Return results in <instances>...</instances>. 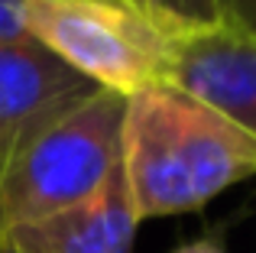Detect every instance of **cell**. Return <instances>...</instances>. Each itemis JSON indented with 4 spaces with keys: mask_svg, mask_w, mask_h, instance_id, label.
<instances>
[{
    "mask_svg": "<svg viewBox=\"0 0 256 253\" xmlns=\"http://www.w3.org/2000/svg\"><path fill=\"white\" fill-rule=\"evenodd\" d=\"M26 32V0H0V42H23Z\"/></svg>",
    "mask_w": 256,
    "mask_h": 253,
    "instance_id": "obj_9",
    "label": "cell"
},
{
    "mask_svg": "<svg viewBox=\"0 0 256 253\" xmlns=\"http://www.w3.org/2000/svg\"><path fill=\"white\" fill-rule=\"evenodd\" d=\"M120 172L140 221L204 208L256 176V136L175 84L126 98Z\"/></svg>",
    "mask_w": 256,
    "mask_h": 253,
    "instance_id": "obj_1",
    "label": "cell"
},
{
    "mask_svg": "<svg viewBox=\"0 0 256 253\" xmlns=\"http://www.w3.org/2000/svg\"><path fill=\"white\" fill-rule=\"evenodd\" d=\"M220 23L256 39V0H218Z\"/></svg>",
    "mask_w": 256,
    "mask_h": 253,
    "instance_id": "obj_8",
    "label": "cell"
},
{
    "mask_svg": "<svg viewBox=\"0 0 256 253\" xmlns=\"http://www.w3.org/2000/svg\"><path fill=\"white\" fill-rule=\"evenodd\" d=\"M26 32L94 88L133 98L172 84L178 32L126 0H26Z\"/></svg>",
    "mask_w": 256,
    "mask_h": 253,
    "instance_id": "obj_3",
    "label": "cell"
},
{
    "mask_svg": "<svg viewBox=\"0 0 256 253\" xmlns=\"http://www.w3.org/2000/svg\"><path fill=\"white\" fill-rule=\"evenodd\" d=\"M126 4H133L136 10H143L146 16H152L178 36L224 26L218 0H126Z\"/></svg>",
    "mask_w": 256,
    "mask_h": 253,
    "instance_id": "obj_7",
    "label": "cell"
},
{
    "mask_svg": "<svg viewBox=\"0 0 256 253\" xmlns=\"http://www.w3.org/2000/svg\"><path fill=\"white\" fill-rule=\"evenodd\" d=\"M140 224L124 172L117 169L88 202L20 224L6 230L0 244L13 253H133Z\"/></svg>",
    "mask_w": 256,
    "mask_h": 253,
    "instance_id": "obj_6",
    "label": "cell"
},
{
    "mask_svg": "<svg viewBox=\"0 0 256 253\" xmlns=\"http://www.w3.org/2000/svg\"><path fill=\"white\" fill-rule=\"evenodd\" d=\"M126 98L98 88L30 140L0 172V237L98 195L120 169Z\"/></svg>",
    "mask_w": 256,
    "mask_h": 253,
    "instance_id": "obj_2",
    "label": "cell"
},
{
    "mask_svg": "<svg viewBox=\"0 0 256 253\" xmlns=\"http://www.w3.org/2000/svg\"><path fill=\"white\" fill-rule=\"evenodd\" d=\"M172 84L256 136V39L230 26L178 36Z\"/></svg>",
    "mask_w": 256,
    "mask_h": 253,
    "instance_id": "obj_5",
    "label": "cell"
},
{
    "mask_svg": "<svg viewBox=\"0 0 256 253\" xmlns=\"http://www.w3.org/2000/svg\"><path fill=\"white\" fill-rule=\"evenodd\" d=\"M0 253H13V250H6V247H4V244H0Z\"/></svg>",
    "mask_w": 256,
    "mask_h": 253,
    "instance_id": "obj_11",
    "label": "cell"
},
{
    "mask_svg": "<svg viewBox=\"0 0 256 253\" xmlns=\"http://www.w3.org/2000/svg\"><path fill=\"white\" fill-rule=\"evenodd\" d=\"M94 91L88 78L32 39L0 42V172L36 133Z\"/></svg>",
    "mask_w": 256,
    "mask_h": 253,
    "instance_id": "obj_4",
    "label": "cell"
},
{
    "mask_svg": "<svg viewBox=\"0 0 256 253\" xmlns=\"http://www.w3.org/2000/svg\"><path fill=\"white\" fill-rule=\"evenodd\" d=\"M169 253H230L224 247V240H220L218 234H201L194 237V240H185L178 244V247H172Z\"/></svg>",
    "mask_w": 256,
    "mask_h": 253,
    "instance_id": "obj_10",
    "label": "cell"
}]
</instances>
